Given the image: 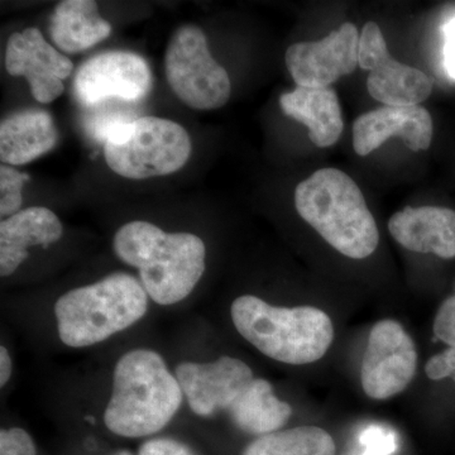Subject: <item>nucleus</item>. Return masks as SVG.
I'll list each match as a JSON object with an SVG mask.
<instances>
[{"mask_svg": "<svg viewBox=\"0 0 455 455\" xmlns=\"http://www.w3.org/2000/svg\"><path fill=\"white\" fill-rule=\"evenodd\" d=\"M335 443L322 427L275 431L251 443L242 455H335Z\"/></svg>", "mask_w": 455, "mask_h": 455, "instance_id": "412c9836", "label": "nucleus"}, {"mask_svg": "<svg viewBox=\"0 0 455 455\" xmlns=\"http://www.w3.org/2000/svg\"><path fill=\"white\" fill-rule=\"evenodd\" d=\"M359 31L344 23L320 41L299 42L286 51L284 61L293 82L304 88H331L358 68Z\"/></svg>", "mask_w": 455, "mask_h": 455, "instance_id": "9b49d317", "label": "nucleus"}, {"mask_svg": "<svg viewBox=\"0 0 455 455\" xmlns=\"http://www.w3.org/2000/svg\"><path fill=\"white\" fill-rule=\"evenodd\" d=\"M444 35V66L451 79L455 80V17L443 26Z\"/></svg>", "mask_w": 455, "mask_h": 455, "instance_id": "bb28decb", "label": "nucleus"}, {"mask_svg": "<svg viewBox=\"0 0 455 455\" xmlns=\"http://www.w3.org/2000/svg\"><path fill=\"white\" fill-rule=\"evenodd\" d=\"M59 140L55 122L46 110L27 109L12 114L0 124V160L20 166L47 154Z\"/></svg>", "mask_w": 455, "mask_h": 455, "instance_id": "a211bd4d", "label": "nucleus"}, {"mask_svg": "<svg viewBox=\"0 0 455 455\" xmlns=\"http://www.w3.org/2000/svg\"><path fill=\"white\" fill-rule=\"evenodd\" d=\"M147 309L148 295L142 283L130 274L114 272L59 298L57 333L65 346L85 348L131 328Z\"/></svg>", "mask_w": 455, "mask_h": 455, "instance_id": "39448f33", "label": "nucleus"}, {"mask_svg": "<svg viewBox=\"0 0 455 455\" xmlns=\"http://www.w3.org/2000/svg\"><path fill=\"white\" fill-rule=\"evenodd\" d=\"M0 455H37V451L26 430L12 427L0 433Z\"/></svg>", "mask_w": 455, "mask_h": 455, "instance_id": "5701e85b", "label": "nucleus"}, {"mask_svg": "<svg viewBox=\"0 0 455 455\" xmlns=\"http://www.w3.org/2000/svg\"><path fill=\"white\" fill-rule=\"evenodd\" d=\"M175 376L194 414L204 418L227 411L254 379L248 364L229 355L208 363L184 362Z\"/></svg>", "mask_w": 455, "mask_h": 455, "instance_id": "ddd939ff", "label": "nucleus"}, {"mask_svg": "<svg viewBox=\"0 0 455 455\" xmlns=\"http://www.w3.org/2000/svg\"><path fill=\"white\" fill-rule=\"evenodd\" d=\"M112 455H133V454L130 453V451H116V453H114Z\"/></svg>", "mask_w": 455, "mask_h": 455, "instance_id": "c85d7f7f", "label": "nucleus"}, {"mask_svg": "<svg viewBox=\"0 0 455 455\" xmlns=\"http://www.w3.org/2000/svg\"><path fill=\"white\" fill-rule=\"evenodd\" d=\"M139 455H196L190 448L178 440L152 439L140 448Z\"/></svg>", "mask_w": 455, "mask_h": 455, "instance_id": "a878e982", "label": "nucleus"}, {"mask_svg": "<svg viewBox=\"0 0 455 455\" xmlns=\"http://www.w3.org/2000/svg\"><path fill=\"white\" fill-rule=\"evenodd\" d=\"M455 372V347L434 355L425 366V373L433 381L447 379Z\"/></svg>", "mask_w": 455, "mask_h": 455, "instance_id": "393cba45", "label": "nucleus"}, {"mask_svg": "<svg viewBox=\"0 0 455 455\" xmlns=\"http://www.w3.org/2000/svg\"><path fill=\"white\" fill-rule=\"evenodd\" d=\"M29 176L20 172L8 164L0 166V217L3 220L20 212L23 197V185L28 181Z\"/></svg>", "mask_w": 455, "mask_h": 455, "instance_id": "4be33fe9", "label": "nucleus"}, {"mask_svg": "<svg viewBox=\"0 0 455 455\" xmlns=\"http://www.w3.org/2000/svg\"><path fill=\"white\" fill-rule=\"evenodd\" d=\"M164 71L170 88L191 109H220L229 100V75L212 56L200 27L185 25L173 32L164 55Z\"/></svg>", "mask_w": 455, "mask_h": 455, "instance_id": "0eeeda50", "label": "nucleus"}, {"mask_svg": "<svg viewBox=\"0 0 455 455\" xmlns=\"http://www.w3.org/2000/svg\"><path fill=\"white\" fill-rule=\"evenodd\" d=\"M114 252L140 272L148 298L169 307L187 299L205 272L206 248L191 233H167L148 221L133 220L114 235Z\"/></svg>", "mask_w": 455, "mask_h": 455, "instance_id": "f257e3e1", "label": "nucleus"}, {"mask_svg": "<svg viewBox=\"0 0 455 455\" xmlns=\"http://www.w3.org/2000/svg\"><path fill=\"white\" fill-rule=\"evenodd\" d=\"M5 68L12 76L26 77L38 103L50 104L64 92V80L73 73L74 64L44 40L40 29L29 27L9 37Z\"/></svg>", "mask_w": 455, "mask_h": 455, "instance_id": "f8f14e48", "label": "nucleus"}, {"mask_svg": "<svg viewBox=\"0 0 455 455\" xmlns=\"http://www.w3.org/2000/svg\"><path fill=\"white\" fill-rule=\"evenodd\" d=\"M227 412L244 433L263 436L281 429L291 418L292 407L275 395L271 383L254 379Z\"/></svg>", "mask_w": 455, "mask_h": 455, "instance_id": "aec40b11", "label": "nucleus"}, {"mask_svg": "<svg viewBox=\"0 0 455 455\" xmlns=\"http://www.w3.org/2000/svg\"><path fill=\"white\" fill-rule=\"evenodd\" d=\"M388 230L397 243L416 253L455 257V211L440 206L407 208L395 212Z\"/></svg>", "mask_w": 455, "mask_h": 455, "instance_id": "2eb2a0df", "label": "nucleus"}, {"mask_svg": "<svg viewBox=\"0 0 455 455\" xmlns=\"http://www.w3.org/2000/svg\"><path fill=\"white\" fill-rule=\"evenodd\" d=\"M191 140L179 123L140 116L108 132L104 156L109 169L128 180H147L181 170L191 155Z\"/></svg>", "mask_w": 455, "mask_h": 455, "instance_id": "423d86ee", "label": "nucleus"}, {"mask_svg": "<svg viewBox=\"0 0 455 455\" xmlns=\"http://www.w3.org/2000/svg\"><path fill=\"white\" fill-rule=\"evenodd\" d=\"M418 350L414 340L396 320L386 319L371 329L361 366L362 387L373 400L401 394L414 379Z\"/></svg>", "mask_w": 455, "mask_h": 455, "instance_id": "6e6552de", "label": "nucleus"}, {"mask_svg": "<svg viewBox=\"0 0 455 455\" xmlns=\"http://www.w3.org/2000/svg\"><path fill=\"white\" fill-rule=\"evenodd\" d=\"M358 62L359 68L370 73L367 90L371 97L385 106H420L433 92V82L427 74L391 56L381 28L374 22L362 29Z\"/></svg>", "mask_w": 455, "mask_h": 455, "instance_id": "1a4fd4ad", "label": "nucleus"}, {"mask_svg": "<svg viewBox=\"0 0 455 455\" xmlns=\"http://www.w3.org/2000/svg\"><path fill=\"white\" fill-rule=\"evenodd\" d=\"M154 77L142 56L128 51H108L92 57L77 70L75 97L85 107L112 99L139 101L151 92Z\"/></svg>", "mask_w": 455, "mask_h": 455, "instance_id": "9d476101", "label": "nucleus"}, {"mask_svg": "<svg viewBox=\"0 0 455 455\" xmlns=\"http://www.w3.org/2000/svg\"><path fill=\"white\" fill-rule=\"evenodd\" d=\"M184 398L175 374L151 349H133L119 358L104 424L123 438L158 433L178 414Z\"/></svg>", "mask_w": 455, "mask_h": 455, "instance_id": "f03ea898", "label": "nucleus"}, {"mask_svg": "<svg viewBox=\"0 0 455 455\" xmlns=\"http://www.w3.org/2000/svg\"><path fill=\"white\" fill-rule=\"evenodd\" d=\"M429 110L421 106H385L359 116L353 123V148L358 156L372 154L391 139H400L414 152L427 151L433 142Z\"/></svg>", "mask_w": 455, "mask_h": 455, "instance_id": "4468645a", "label": "nucleus"}, {"mask_svg": "<svg viewBox=\"0 0 455 455\" xmlns=\"http://www.w3.org/2000/svg\"><path fill=\"white\" fill-rule=\"evenodd\" d=\"M280 107L284 116L307 128L311 142L320 148L334 146L343 133V116L334 89L296 86L281 95Z\"/></svg>", "mask_w": 455, "mask_h": 455, "instance_id": "f3484780", "label": "nucleus"}, {"mask_svg": "<svg viewBox=\"0 0 455 455\" xmlns=\"http://www.w3.org/2000/svg\"><path fill=\"white\" fill-rule=\"evenodd\" d=\"M451 376H453V379H454V382H455V372L453 374H451Z\"/></svg>", "mask_w": 455, "mask_h": 455, "instance_id": "c756f323", "label": "nucleus"}, {"mask_svg": "<svg viewBox=\"0 0 455 455\" xmlns=\"http://www.w3.org/2000/svg\"><path fill=\"white\" fill-rule=\"evenodd\" d=\"M13 372V363H12L11 355L5 347L0 348V386L4 387Z\"/></svg>", "mask_w": 455, "mask_h": 455, "instance_id": "cd10ccee", "label": "nucleus"}, {"mask_svg": "<svg viewBox=\"0 0 455 455\" xmlns=\"http://www.w3.org/2000/svg\"><path fill=\"white\" fill-rule=\"evenodd\" d=\"M295 206L302 220L349 259H367L379 247L372 212L355 180L343 171H315L296 188Z\"/></svg>", "mask_w": 455, "mask_h": 455, "instance_id": "7ed1b4c3", "label": "nucleus"}, {"mask_svg": "<svg viewBox=\"0 0 455 455\" xmlns=\"http://www.w3.org/2000/svg\"><path fill=\"white\" fill-rule=\"evenodd\" d=\"M434 334L443 343L455 347V293L440 305L434 320Z\"/></svg>", "mask_w": 455, "mask_h": 455, "instance_id": "b1692460", "label": "nucleus"}, {"mask_svg": "<svg viewBox=\"0 0 455 455\" xmlns=\"http://www.w3.org/2000/svg\"><path fill=\"white\" fill-rule=\"evenodd\" d=\"M230 316L245 340L281 363H314L324 357L334 339L331 317L314 307H278L244 295L233 301Z\"/></svg>", "mask_w": 455, "mask_h": 455, "instance_id": "20e7f679", "label": "nucleus"}, {"mask_svg": "<svg viewBox=\"0 0 455 455\" xmlns=\"http://www.w3.org/2000/svg\"><path fill=\"white\" fill-rule=\"evenodd\" d=\"M50 37L62 52L73 55L107 40L112 25L99 14L92 0H64L56 5L50 20Z\"/></svg>", "mask_w": 455, "mask_h": 455, "instance_id": "6ab92c4d", "label": "nucleus"}, {"mask_svg": "<svg viewBox=\"0 0 455 455\" xmlns=\"http://www.w3.org/2000/svg\"><path fill=\"white\" fill-rule=\"evenodd\" d=\"M64 233L59 217L44 206L23 209L0 223V276L8 277L28 257V248L56 243Z\"/></svg>", "mask_w": 455, "mask_h": 455, "instance_id": "dca6fc26", "label": "nucleus"}]
</instances>
